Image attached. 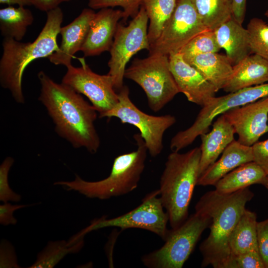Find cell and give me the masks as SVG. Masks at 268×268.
Masks as SVG:
<instances>
[{
  "label": "cell",
  "instance_id": "obj_1",
  "mask_svg": "<svg viewBox=\"0 0 268 268\" xmlns=\"http://www.w3.org/2000/svg\"><path fill=\"white\" fill-rule=\"evenodd\" d=\"M40 84L38 100L53 121L57 134L75 148L97 152L100 140L95 126L97 111L80 94L58 83L44 71L38 73Z\"/></svg>",
  "mask_w": 268,
  "mask_h": 268
},
{
  "label": "cell",
  "instance_id": "obj_2",
  "mask_svg": "<svg viewBox=\"0 0 268 268\" xmlns=\"http://www.w3.org/2000/svg\"><path fill=\"white\" fill-rule=\"evenodd\" d=\"M254 196L248 187L228 194L210 191L200 199L195 206L196 211L211 218L209 234L200 246L201 267L211 265L214 268H236L229 239L246 203Z\"/></svg>",
  "mask_w": 268,
  "mask_h": 268
},
{
  "label": "cell",
  "instance_id": "obj_3",
  "mask_svg": "<svg viewBox=\"0 0 268 268\" xmlns=\"http://www.w3.org/2000/svg\"><path fill=\"white\" fill-rule=\"evenodd\" d=\"M63 17L59 6L47 12L45 24L32 42L3 38L0 60V83L2 87L9 91L17 103L25 102L22 82L27 66L36 59L48 58L58 49L57 39Z\"/></svg>",
  "mask_w": 268,
  "mask_h": 268
},
{
  "label": "cell",
  "instance_id": "obj_4",
  "mask_svg": "<svg viewBox=\"0 0 268 268\" xmlns=\"http://www.w3.org/2000/svg\"><path fill=\"white\" fill-rule=\"evenodd\" d=\"M200 147L169 154L160 179V198L172 229L187 218L189 206L200 177Z\"/></svg>",
  "mask_w": 268,
  "mask_h": 268
},
{
  "label": "cell",
  "instance_id": "obj_5",
  "mask_svg": "<svg viewBox=\"0 0 268 268\" xmlns=\"http://www.w3.org/2000/svg\"><path fill=\"white\" fill-rule=\"evenodd\" d=\"M137 148L132 152L121 154L113 162L111 173L106 178L87 181L75 175L71 181H58L67 191L78 192L87 198L107 200L126 195L135 189L145 168L147 148L139 133L134 135Z\"/></svg>",
  "mask_w": 268,
  "mask_h": 268
},
{
  "label": "cell",
  "instance_id": "obj_6",
  "mask_svg": "<svg viewBox=\"0 0 268 268\" xmlns=\"http://www.w3.org/2000/svg\"><path fill=\"white\" fill-rule=\"evenodd\" d=\"M211 222L208 215L196 211L180 226L169 230L164 245L142 256V263L149 268H182Z\"/></svg>",
  "mask_w": 268,
  "mask_h": 268
},
{
  "label": "cell",
  "instance_id": "obj_7",
  "mask_svg": "<svg viewBox=\"0 0 268 268\" xmlns=\"http://www.w3.org/2000/svg\"><path fill=\"white\" fill-rule=\"evenodd\" d=\"M124 76L142 88L149 107L154 112L161 110L180 93L167 55L151 54L144 59H135L126 69Z\"/></svg>",
  "mask_w": 268,
  "mask_h": 268
},
{
  "label": "cell",
  "instance_id": "obj_8",
  "mask_svg": "<svg viewBox=\"0 0 268 268\" xmlns=\"http://www.w3.org/2000/svg\"><path fill=\"white\" fill-rule=\"evenodd\" d=\"M164 209L159 189L153 191L146 195L141 203L134 209L112 218L107 219L104 216L95 219L68 241L73 243L92 231L109 227H119L122 230L142 229L155 234L164 241L169 231L167 227L169 216Z\"/></svg>",
  "mask_w": 268,
  "mask_h": 268
},
{
  "label": "cell",
  "instance_id": "obj_9",
  "mask_svg": "<svg viewBox=\"0 0 268 268\" xmlns=\"http://www.w3.org/2000/svg\"><path fill=\"white\" fill-rule=\"evenodd\" d=\"M268 96V82L244 88L220 97H213L202 107L194 123L178 132L171 139L172 151H179L192 144L196 138L207 133L213 120L219 115Z\"/></svg>",
  "mask_w": 268,
  "mask_h": 268
},
{
  "label": "cell",
  "instance_id": "obj_10",
  "mask_svg": "<svg viewBox=\"0 0 268 268\" xmlns=\"http://www.w3.org/2000/svg\"><path fill=\"white\" fill-rule=\"evenodd\" d=\"M118 94V103L102 118H117L122 123L137 128L150 155L152 157L158 156L163 148L164 133L176 123V118L169 114L157 116L142 112L131 100L127 86H123Z\"/></svg>",
  "mask_w": 268,
  "mask_h": 268
},
{
  "label": "cell",
  "instance_id": "obj_11",
  "mask_svg": "<svg viewBox=\"0 0 268 268\" xmlns=\"http://www.w3.org/2000/svg\"><path fill=\"white\" fill-rule=\"evenodd\" d=\"M148 17L141 5L137 14L125 26L119 23L109 51L111 57L108 62L109 72L113 80L115 89L120 90L123 86L126 66L131 58L138 51H149L148 38Z\"/></svg>",
  "mask_w": 268,
  "mask_h": 268
},
{
  "label": "cell",
  "instance_id": "obj_12",
  "mask_svg": "<svg viewBox=\"0 0 268 268\" xmlns=\"http://www.w3.org/2000/svg\"><path fill=\"white\" fill-rule=\"evenodd\" d=\"M208 30L192 0H178L175 9L158 39L150 45L149 55L169 56L180 50L197 35Z\"/></svg>",
  "mask_w": 268,
  "mask_h": 268
},
{
  "label": "cell",
  "instance_id": "obj_13",
  "mask_svg": "<svg viewBox=\"0 0 268 268\" xmlns=\"http://www.w3.org/2000/svg\"><path fill=\"white\" fill-rule=\"evenodd\" d=\"M80 67L72 65L67 67L62 83L85 96L102 118L119 101L113 79L108 74L101 75L93 71L84 59H80Z\"/></svg>",
  "mask_w": 268,
  "mask_h": 268
},
{
  "label": "cell",
  "instance_id": "obj_14",
  "mask_svg": "<svg viewBox=\"0 0 268 268\" xmlns=\"http://www.w3.org/2000/svg\"><path fill=\"white\" fill-rule=\"evenodd\" d=\"M233 126L241 143L252 146L268 132V96L223 114Z\"/></svg>",
  "mask_w": 268,
  "mask_h": 268
},
{
  "label": "cell",
  "instance_id": "obj_15",
  "mask_svg": "<svg viewBox=\"0 0 268 268\" xmlns=\"http://www.w3.org/2000/svg\"><path fill=\"white\" fill-rule=\"evenodd\" d=\"M170 70L180 92L188 100L201 107L207 104L218 90L180 53L169 56Z\"/></svg>",
  "mask_w": 268,
  "mask_h": 268
},
{
  "label": "cell",
  "instance_id": "obj_16",
  "mask_svg": "<svg viewBox=\"0 0 268 268\" xmlns=\"http://www.w3.org/2000/svg\"><path fill=\"white\" fill-rule=\"evenodd\" d=\"M124 12L112 8L100 9L95 13L80 51L85 57L97 56L109 51L119 21Z\"/></svg>",
  "mask_w": 268,
  "mask_h": 268
},
{
  "label": "cell",
  "instance_id": "obj_17",
  "mask_svg": "<svg viewBox=\"0 0 268 268\" xmlns=\"http://www.w3.org/2000/svg\"><path fill=\"white\" fill-rule=\"evenodd\" d=\"M95 14L93 9L84 8L72 22L61 27V44L58 49L48 58L51 63L66 67L71 65V59L76 52L80 51Z\"/></svg>",
  "mask_w": 268,
  "mask_h": 268
},
{
  "label": "cell",
  "instance_id": "obj_18",
  "mask_svg": "<svg viewBox=\"0 0 268 268\" xmlns=\"http://www.w3.org/2000/svg\"><path fill=\"white\" fill-rule=\"evenodd\" d=\"M254 161L252 146L234 140L224 150L221 157L200 176L197 185H214L225 175L238 167Z\"/></svg>",
  "mask_w": 268,
  "mask_h": 268
},
{
  "label": "cell",
  "instance_id": "obj_19",
  "mask_svg": "<svg viewBox=\"0 0 268 268\" xmlns=\"http://www.w3.org/2000/svg\"><path fill=\"white\" fill-rule=\"evenodd\" d=\"M235 130L223 114L212 125L208 133L200 135L201 156L200 162V176L214 163L226 147L234 139Z\"/></svg>",
  "mask_w": 268,
  "mask_h": 268
},
{
  "label": "cell",
  "instance_id": "obj_20",
  "mask_svg": "<svg viewBox=\"0 0 268 268\" xmlns=\"http://www.w3.org/2000/svg\"><path fill=\"white\" fill-rule=\"evenodd\" d=\"M268 82V61L253 54L233 66L232 74L222 89L230 93Z\"/></svg>",
  "mask_w": 268,
  "mask_h": 268
},
{
  "label": "cell",
  "instance_id": "obj_21",
  "mask_svg": "<svg viewBox=\"0 0 268 268\" xmlns=\"http://www.w3.org/2000/svg\"><path fill=\"white\" fill-rule=\"evenodd\" d=\"M214 31L218 45L233 66L251 55L248 31L233 17Z\"/></svg>",
  "mask_w": 268,
  "mask_h": 268
},
{
  "label": "cell",
  "instance_id": "obj_22",
  "mask_svg": "<svg viewBox=\"0 0 268 268\" xmlns=\"http://www.w3.org/2000/svg\"><path fill=\"white\" fill-rule=\"evenodd\" d=\"M218 90L223 89L233 73V65L227 57L218 53L196 56L187 61Z\"/></svg>",
  "mask_w": 268,
  "mask_h": 268
},
{
  "label": "cell",
  "instance_id": "obj_23",
  "mask_svg": "<svg viewBox=\"0 0 268 268\" xmlns=\"http://www.w3.org/2000/svg\"><path fill=\"white\" fill-rule=\"evenodd\" d=\"M268 176L255 162L245 163L231 171L214 185L215 191L222 194H231L254 184L264 186Z\"/></svg>",
  "mask_w": 268,
  "mask_h": 268
},
{
  "label": "cell",
  "instance_id": "obj_24",
  "mask_svg": "<svg viewBox=\"0 0 268 268\" xmlns=\"http://www.w3.org/2000/svg\"><path fill=\"white\" fill-rule=\"evenodd\" d=\"M257 214L246 208L233 230L229 246L234 257L251 251H258Z\"/></svg>",
  "mask_w": 268,
  "mask_h": 268
},
{
  "label": "cell",
  "instance_id": "obj_25",
  "mask_svg": "<svg viewBox=\"0 0 268 268\" xmlns=\"http://www.w3.org/2000/svg\"><path fill=\"white\" fill-rule=\"evenodd\" d=\"M33 21L31 11L25 6L9 5L0 9V30L4 38L20 41Z\"/></svg>",
  "mask_w": 268,
  "mask_h": 268
},
{
  "label": "cell",
  "instance_id": "obj_26",
  "mask_svg": "<svg viewBox=\"0 0 268 268\" xmlns=\"http://www.w3.org/2000/svg\"><path fill=\"white\" fill-rule=\"evenodd\" d=\"M204 25L214 30L232 17V0H192Z\"/></svg>",
  "mask_w": 268,
  "mask_h": 268
},
{
  "label": "cell",
  "instance_id": "obj_27",
  "mask_svg": "<svg viewBox=\"0 0 268 268\" xmlns=\"http://www.w3.org/2000/svg\"><path fill=\"white\" fill-rule=\"evenodd\" d=\"M178 0H142V4L149 20L148 38L150 45L159 37L172 15Z\"/></svg>",
  "mask_w": 268,
  "mask_h": 268
},
{
  "label": "cell",
  "instance_id": "obj_28",
  "mask_svg": "<svg viewBox=\"0 0 268 268\" xmlns=\"http://www.w3.org/2000/svg\"><path fill=\"white\" fill-rule=\"evenodd\" d=\"M83 245V238L71 245L65 240L50 241L38 254L35 262L28 268H54L67 254L78 252Z\"/></svg>",
  "mask_w": 268,
  "mask_h": 268
},
{
  "label": "cell",
  "instance_id": "obj_29",
  "mask_svg": "<svg viewBox=\"0 0 268 268\" xmlns=\"http://www.w3.org/2000/svg\"><path fill=\"white\" fill-rule=\"evenodd\" d=\"M220 49L214 31L207 30L193 38L180 50L179 53L187 61L199 55L218 53Z\"/></svg>",
  "mask_w": 268,
  "mask_h": 268
},
{
  "label": "cell",
  "instance_id": "obj_30",
  "mask_svg": "<svg viewBox=\"0 0 268 268\" xmlns=\"http://www.w3.org/2000/svg\"><path fill=\"white\" fill-rule=\"evenodd\" d=\"M247 30L251 53L268 61V24L262 19L254 17L249 22Z\"/></svg>",
  "mask_w": 268,
  "mask_h": 268
},
{
  "label": "cell",
  "instance_id": "obj_31",
  "mask_svg": "<svg viewBox=\"0 0 268 268\" xmlns=\"http://www.w3.org/2000/svg\"><path fill=\"white\" fill-rule=\"evenodd\" d=\"M142 0H88V6L92 9L121 6L123 9L124 21L137 14Z\"/></svg>",
  "mask_w": 268,
  "mask_h": 268
},
{
  "label": "cell",
  "instance_id": "obj_32",
  "mask_svg": "<svg viewBox=\"0 0 268 268\" xmlns=\"http://www.w3.org/2000/svg\"><path fill=\"white\" fill-rule=\"evenodd\" d=\"M13 163V158L7 157L0 166V201L3 202H18L21 199V196L10 188L8 181V173Z\"/></svg>",
  "mask_w": 268,
  "mask_h": 268
},
{
  "label": "cell",
  "instance_id": "obj_33",
  "mask_svg": "<svg viewBox=\"0 0 268 268\" xmlns=\"http://www.w3.org/2000/svg\"><path fill=\"white\" fill-rule=\"evenodd\" d=\"M257 234L259 252L265 268H268V218L258 222Z\"/></svg>",
  "mask_w": 268,
  "mask_h": 268
},
{
  "label": "cell",
  "instance_id": "obj_34",
  "mask_svg": "<svg viewBox=\"0 0 268 268\" xmlns=\"http://www.w3.org/2000/svg\"><path fill=\"white\" fill-rule=\"evenodd\" d=\"M236 268H265L259 251H251L235 257Z\"/></svg>",
  "mask_w": 268,
  "mask_h": 268
},
{
  "label": "cell",
  "instance_id": "obj_35",
  "mask_svg": "<svg viewBox=\"0 0 268 268\" xmlns=\"http://www.w3.org/2000/svg\"><path fill=\"white\" fill-rule=\"evenodd\" d=\"M252 147L254 161L264 170L268 176V139L257 141Z\"/></svg>",
  "mask_w": 268,
  "mask_h": 268
},
{
  "label": "cell",
  "instance_id": "obj_36",
  "mask_svg": "<svg viewBox=\"0 0 268 268\" xmlns=\"http://www.w3.org/2000/svg\"><path fill=\"white\" fill-rule=\"evenodd\" d=\"M29 205L11 204L8 202L0 205V223L3 225H14L17 219L13 216V212Z\"/></svg>",
  "mask_w": 268,
  "mask_h": 268
},
{
  "label": "cell",
  "instance_id": "obj_37",
  "mask_svg": "<svg viewBox=\"0 0 268 268\" xmlns=\"http://www.w3.org/2000/svg\"><path fill=\"white\" fill-rule=\"evenodd\" d=\"M12 246L7 242L0 245V268H19Z\"/></svg>",
  "mask_w": 268,
  "mask_h": 268
},
{
  "label": "cell",
  "instance_id": "obj_38",
  "mask_svg": "<svg viewBox=\"0 0 268 268\" xmlns=\"http://www.w3.org/2000/svg\"><path fill=\"white\" fill-rule=\"evenodd\" d=\"M70 0H31L32 5L42 11L48 12L59 6L63 2Z\"/></svg>",
  "mask_w": 268,
  "mask_h": 268
},
{
  "label": "cell",
  "instance_id": "obj_39",
  "mask_svg": "<svg viewBox=\"0 0 268 268\" xmlns=\"http://www.w3.org/2000/svg\"><path fill=\"white\" fill-rule=\"evenodd\" d=\"M247 0H232L233 18L242 24L246 12Z\"/></svg>",
  "mask_w": 268,
  "mask_h": 268
},
{
  "label": "cell",
  "instance_id": "obj_40",
  "mask_svg": "<svg viewBox=\"0 0 268 268\" xmlns=\"http://www.w3.org/2000/svg\"><path fill=\"white\" fill-rule=\"evenodd\" d=\"M0 3L8 5L17 4L18 6L33 5L31 0H0Z\"/></svg>",
  "mask_w": 268,
  "mask_h": 268
},
{
  "label": "cell",
  "instance_id": "obj_41",
  "mask_svg": "<svg viewBox=\"0 0 268 268\" xmlns=\"http://www.w3.org/2000/svg\"><path fill=\"white\" fill-rule=\"evenodd\" d=\"M264 186L267 189V190H268V179H267V181L266 183V184L264 185Z\"/></svg>",
  "mask_w": 268,
  "mask_h": 268
},
{
  "label": "cell",
  "instance_id": "obj_42",
  "mask_svg": "<svg viewBox=\"0 0 268 268\" xmlns=\"http://www.w3.org/2000/svg\"><path fill=\"white\" fill-rule=\"evenodd\" d=\"M265 15L266 16H267V17H268V8L267 9V10L266 11V12H265Z\"/></svg>",
  "mask_w": 268,
  "mask_h": 268
}]
</instances>
